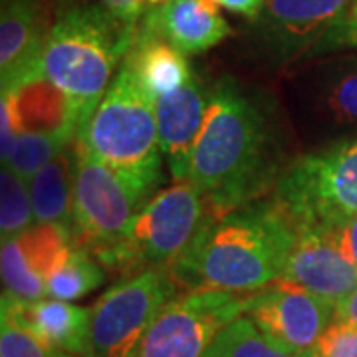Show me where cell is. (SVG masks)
Here are the masks:
<instances>
[{"mask_svg":"<svg viewBox=\"0 0 357 357\" xmlns=\"http://www.w3.org/2000/svg\"><path fill=\"white\" fill-rule=\"evenodd\" d=\"M294 238L296 225L274 201L227 215L204 208L197 234L169 272L189 292H258L282 278Z\"/></svg>","mask_w":357,"mask_h":357,"instance_id":"obj_1","label":"cell"},{"mask_svg":"<svg viewBox=\"0 0 357 357\" xmlns=\"http://www.w3.org/2000/svg\"><path fill=\"white\" fill-rule=\"evenodd\" d=\"M274 133L262 105L232 79L208 98L187 181L213 215H227L262 191L274 173Z\"/></svg>","mask_w":357,"mask_h":357,"instance_id":"obj_2","label":"cell"},{"mask_svg":"<svg viewBox=\"0 0 357 357\" xmlns=\"http://www.w3.org/2000/svg\"><path fill=\"white\" fill-rule=\"evenodd\" d=\"M135 36L137 26L121 22L103 4L70 6L50 26L42 66L72 103L77 135L102 102Z\"/></svg>","mask_w":357,"mask_h":357,"instance_id":"obj_3","label":"cell"},{"mask_svg":"<svg viewBox=\"0 0 357 357\" xmlns=\"http://www.w3.org/2000/svg\"><path fill=\"white\" fill-rule=\"evenodd\" d=\"M72 199L74 246L98 255L115 244L153 199L161 183L159 165L121 169L86 151L77 141Z\"/></svg>","mask_w":357,"mask_h":357,"instance_id":"obj_4","label":"cell"},{"mask_svg":"<svg viewBox=\"0 0 357 357\" xmlns=\"http://www.w3.org/2000/svg\"><path fill=\"white\" fill-rule=\"evenodd\" d=\"M203 218L201 191L189 181H177L155 195L117 243L93 256L121 278L151 268H171L189 246Z\"/></svg>","mask_w":357,"mask_h":357,"instance_id":"obj_5","label":"cell"},{"mask_svg":"<svg viewBox=\"0 0 357 357\" xmlns=\"http://www.w3.org/2000/svg\"><path fill=\"white\" fill-rule=\"evenodd\" d=\"M153 96L126 62L112 79L77 143L103 163L121 169L159 165V133Z\"/></svg>","mask_w":357,"mask_h":357,"instance_id":"obj_6","label":"cell"},{"mask_svg":"<svg viewBox=\"0 0 357 357\" xmlns=\"http://www.w3.org/2000/svg\"><path fill=\"white\" fill-rule=\"evenodd\" d=\"M274 203L294 225L335 227L357 215V139L298 159L278 178Z\"/></svg>","mask_w":357,"mask_h":357,"instance_id":"obj_7","label":"cell"},{"mask_svg":"<svg viewBox=\"0 0 357 357\" xmlns=\"http://www.w3.org/2000/svg\"><path fill=\"white\" fill-rule=\"evenodd\" d=\"M177 298L169 268L121 278L89 307L91 357H129L155 316Z\"/></svg>","mask_w":357,"mask_h":357,"instance_id":"obj_8","label":"cell"},{"mask_svg":"<svg viewBox=\"0 0 357 357\" xmlns=\"http://www.w3.org/2000/svg\"><path fill=\"white\" fill-rule=\"evenodd\" d=\"M250 296L222 290L173 298L129 357H203L217 333L246 314Z\"/></svg>","mask_w":357,"mask_h":357,"instance_id":"obj_9","label":"cell"},{"mask_svg":"<svg viewBox=\"0 0 357 357\" xmlns=\"http://www.w3.org/2000/svg\"><path fill=\"white\" fill-rule=\"evenodd\" d=\"M335 306L294 282L278 278L250 294L246 316L270 342L288 354L314 351L333 321Z\"/></svg>","mask_w":357,"mask_h":357,"instance_id":"obj_10","label":"cell"},{"mask_svg":"<svg viewBox=\"0 0 357 357\" xmlns=\"http://www.w3.org/2000/svg\"><path fill=\"white\" fill-rule=\"evenodd\" d=\"M282 278L333 306L357 290L356 264L335 243L332 230L319 225H296V238Z\"/></svg>","mask_w":357,"mask_h":357,"instance_id":"obj_11","label":"cell"},{"mask_svg":"<svg viewBox=\"0 0 357 357\" xmlns=\"http://www.w3.org/2000/svg\"><path fill=\"white\" fill-rule=\"evenodd\" d=\"M208 98L211 93L192 77L183 88L161 96L155 102L159 149L175 181H187L189 177L192 149L203 128Z\"/></svg>","mask_w":357,"mask_h":357,"instance_id":"obj_12","label":"cell"},{"mask_svg":"<svg viewBox=\"0 0 357 357\" xmlns=\"http://www.w3.org/2000/svg\"><path fill=\"white\" fill-rule=\"evenodd\" d=\"M356 0H264L258 16L278 54L292 56L316 44Z\"/></svg>","mask_w":357,"mask_h":357,"instance_id":"obj_13","label":"cell"},{"mask_svg":"<svg viewBox=\"0 0 357 357\" xmlns=\"http://www.w3.org/2000/svg\"><path fill=\"white\" fill-rule=\"evenodd\" d=\"M2 318L34 333L44 344L74 356L89 354V310L72 306L64 300L24 302L10 294H2Z\"/></svg>","mask_w":357,"mask_h":357,"instance_id":"obj_14","label":"cell"},{"mask_svg":"<svg viewBox=\"0 0 357 357\" xmlns=\"http://www.w3.org/2000/svg\"><path fill=\"white\" fill-rule=\"evenodd\" d=\"M139 26L153 30L185 56L208 50L230 34L215 0H167L145 14Z\"/></svg>","mask_w":357,"mask_h":357,"instance_id":"obj_15","label":"cell"},{"mask_svg":"<svg viewBox=\"0 0 357 357\" xmlns=\"http://www.w3.org/2000/svg\"><path fill=\"white\" fill-rule=\"evenodd\" d=\"M18 133H72L77 137L76 114L70 100L46 76L44 66L2 86Z\"/></svg>","mask_w":357,"mask_h":357,"instance_id":"obj_16","label":"cell"},{"mask_svg":"<svg viewBox=\"0 0 357 357\" xmlns=\"http://www.w3.org/2000/svg\"><path fill=\"white\" fill-rule=\"evenodd\" d=\"M50 28L44 26L36 0H2L0 76L2 86L42 68Z\"/></svg>","mask_w":357,"mask_h":357,"instance_id":"obj_17","label":"cell"},{"mask_svg":"<svg viewBox=\"0 0 357 357\" xmlns=\"http://www.w3.org/2000/svg\"><path fill=\"white\" fill-rule=\"evenodd\" d=\"M155 100L189 84L192 77L187 56L149 28H137V36L123 60Z\"/></svg>","mask_w":357,"mask_h":357,"instance_id":"obj_18","label":"cell"},{"mask_svg":"<svg viewBox=\"0 0 357 357\" xmlns=\"http://www.w3.org/2000/svg\"><path fill=\"white\" fill-rule=\"evenodd\" d=\"M74 165L76 145L72 149L66 147L62 153L28 183L36 222L58 225L72 230Z\"/></svg>","mask_w":357,"mask_h":357,"instance_id":"obj_19","label":"cell"},{"mask_svg":"<svg viewBox=\"0 0 357 357\" xmlns=\"http://www.w3.org/2000/svg\"><path fill=\"white\" fill-rule=\"evenodd\" d=\"M105 280V270L100 264L96 256L72 246L70 252L64 256V260L56 266L46 284V294L54 300L74 302L96 288H100Z\"/></svg>","mask_w":357,"mask_h":357,"instance_id":"obj_20","label":"cell"},{"mask_svg":"<svg viewBox=\"0 0 357 357\" xmlns=\"http://www.w3.org/2000/svg\"><path fill=\"white\" fill-rule=\"evenodd\" d=\"M203 357H316V354H288L270 342L248 316H238L217 333Z\"/></svg>","mask_w":357,"mask_h":357,"instance_id":"obj_21","label":"cell"},{"mask_svg":"<svg viewBox=\"0 0 357 357\" xmlns=\"http://www.w3.org/2000/svg\"><path fill=\"white\" fill-rule=\"evenodd\" d=\"M16 241L20 244L26 262L40 278L46 280V284L52 272L74 246L72 230L58 225H44V222H34L30 229L18 234Z\"/></svg>","mask_w":357,"mask_h":357,"instance_id":"obj_22","label":"cell"},{"mask_svg":"<svg viewBox=\"0 0 357 357\" xmlns=\"http://www.w3.org/2000/svg\"><path fill=\"white\" fill-rule=\"evenodd\" d=\"M307 91L321 117L337 126L357 123V68L337 70Z\"/></svg>","mask_w":357,"mask_h":357,"instance_id":"obj_23","label":"cell"},{"mask_svg":"<svg viewBox=\"0 0 357 357\" xmlns=\"http://www.w3.org/2000/svg\"><path fill=\"white\" fill-rule=\"evenodd\" d=\"M76 141L72 133H20L14 149L4 165L13 169L18 177L30 183L36 173L52 163L58 155Z\"/></svg>","mask_w":357,"mask_h":357,"instance_id":"obj_24","label":"cell"},{"mask_svg":"<svg viewBox=\"0 0 357 357\" xmlns=\"http://www.w3.org/2000/svg\"><path fill=\"white\" fill-rule=\"evenodd\" d=\"M36 222L30 187L8 165L0 173V234L2 241L22 234Z\"/></svg>","mask_w":357,"mask_h":357,"instance_id":"obj_25","label":"cell"},{"mask_svg":"<svg viewBox=\"0 0 357 357\" xmlns=\"http://www.w3.org/2000/svg\"><path fill=\"white\" fill-rule=\"evenodd\" d=\"M0 270H2V284L4 294H10L24 302H36L42 300L46 294V280L40 278L26 262L24 255L20 250V244L14 238L2 241L0 250Z\"/></svg>","mask_w":357,"mask_h":357,"instance_id":"obj_26","label":"cell"},{"mask_svg":"<svg viewBox=\"0 0 357 357\" xmlns=\"http://www.w3.org/2000/svg\"><path fill=\"white\" fill-rule=\"evenodd\" d=\"M0 357H84L44 344L8 318L0 319Z\"/></svg>","mask_w":357,"mask_h":357,"instance_id":"obj_27","label":"cell"},{"mask_svg":"<svg viewBox=\"0 0 357 357\" xmlns=\"http://www.w3.org/2000/svg\"><path fill=\"white\" fill-rule=\"evenodd\" d=\"M314 354L316 357H357V328L333 319L321 333Z\"/></svg>","mask_w":357,"mask_h":357,"instance_id":"obj_28","label":"cell"},{"mask_svg":"<svg viewBox=\"0 0 357 357\" xmlns=\"http://www.w3.org/2000/svg\"><path fill=\"white\" fill-rule=\"evenodd\" d=\"M357 46V0L345 10L337 22L316 42L314 52H326L333 48H347Z\"/></svg>","mask_w":357,"mask_h":357,"instance_id":"obj_29","label":"cell"},{"mask_svg":"<svg viewBox=\"0 0 357 357\" xmlns=\"http://www.w3.org/2000/svg\"><path fill=\"white\" fill-rule=\"evenodd\" d=\"M103 6L129 26H137L145 18V14L157 6L165 4L167 0H102Z\"/></svg>","mask_w":357,"mask_h":357,"instance_id":"obj_30","label":"cell"},{"mask_svg":"<svg viewBox=\"0 0 357 357\" xmlns=\"http://www.w3.org/2000/svg\"><path fill=\"white\" fill-rule=\"evenodd\" d=\"M2 105H0V157H2V165L8 161V157L13 153L14 143L18 139V128L14 121L13 109L8 100L2 96Z\"/></svg>","mask_w":357,"mask_h":357,"instance_id":"obj_31","label":"cell"},{"mask_svg":"<svg viewBox=\"0 0 357 357\" xmlns=\"http://www.w3.org/2000/svg\"><path fill=\"white\" fill-rule=\"evenodd\" d=\"M328 229L332 230L335 243L340 244V248L357 268V215L335 225V227H328Z\"/></svg>","mask_w":357,"mask_h":357,"instance_id":"obj_32","label":"cell"},{"mask_svg":"<svg viewBox=\"0 0 357 357\" xmlns=\"http://www.w3.org/2000/svg\"><path fill=\"white\" fill-rule=\"evenodd\" d=\"M220 8H227L230 13L241 14L246 18H258L262 8H264V0H215Z\"/></svg>","mask_w":357,"mask_h":357,"instance_id":"obj_33","label":"cell"},{"mask_svg":"<svg viewBox=\"0 0 357 357\" xmlns=\"http://www.w3.org/2000/svg\"><path fill=\"white\" fill-rule=\"evenodd\" d=\"M333 319H335V321L351 324V326H356L357 328V290L354 294H349L345 300L335 304Z\"/></svg>","mask_w":357,"mask_h":357,"instance_id":"obj_34","label":"cell"}]
</instances>
